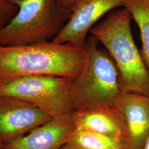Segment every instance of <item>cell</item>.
Listing matches in <instances>:
<instances>
[{"mask_svg":"<svg viewBox=\"0 0 149 149\" xmlns=\"http://www.w3.org/2000/svg\"><path fill=\"white\" fill-rule=\"evenodd\" d=\"M87 60L85 47L48 41L0 46V81L32 75L74 79Z\"/></svg>","mask_w":149,"mask_h":149,"instance_id":"1","label":"cell"},{"mask_svg":"<svg viewBox=\"0 0 149 149\" xmlns=\"http://www.w3.org/2000/svg\"><path fill=\"white\" fill-rule=\"evenodd\" d=\"M123 7L130 12L138 26L142 42V56L149 68V0H125Z\"/></svg>","mask_w":149,"mask_h":149,"instance_id":"12","label":"cell"},{"mask_svg":"<svg viewBox=\"0 0 149 149\" xmlns=\"http://www.w3.org/2000/svg\"><path fill=\"white\" fill-rule=\"evenodd\" d=\"M70 78L32 75L0 81V97H13L37 107L50 117L70 116L74 112Z\"/></svg>","mask_w":149,"mask_h":149,"instance_id":"5","label":"cell"},{"mask_svg":"<svg viewBox=\"0 0 149 149\" xmlns=\"http://www.w3.org/2000/svg\"><path fill=\"white\" fill-rule=\"evenodd\" d=\"M60 149H75V148H72V147H71V146H70L69 145H64L63 146H62L61 148Z\"/></svg>","mask_w":149,"mask_h":149,"instance_id":"16","label":"cell"},{"mask_svg":"<svg viewBox=\"0 0 149 149\" xmlns=\"http://www.w3.org/2000/svg\"><path fill=\"white\" fill-rule=\"evenodd\" d=\"M141 149H149V133Z\"/></svg>","mask_w":149,"mask_h":149,"instance_id":"15","label":"cell"},{"mask_svg":"<svg viewBox=\"0 0 149 149\" xmlns=\"http://www.w3.org/2000/svg\"><path fill=\"white\" fill-rule=\"evenodd\" d=\"M18 12L0 31V45L20 46L55 37L68 21L71 10L59 0H11Z\"/></svg>","mask_w":149,"mask_h":149,"instance_id":"4","label":"cell"},{"mask_svg":"<svg viewBox=\"0 0 149 149\" xmlns=\"http://www.w3.org/2000/svg\"><path fill=\"white\" fill-rule=\"evenodd\" d=\"M59 1L65 8L71 10L76 0H59Z\"/></svg>","mask_w":149,"mask_h":149,"instance_id":"14","label":"cell"},{"mask_svg":"<svg viewBox=\"0 0 149 149\" xmlns=\"http://www.w3.org/2000/svg\"><path fill=\"white\" fill-rule=\"evenodd\" d=\"M0 46H1V45H0Z\"/></svg>","mask_w":149,"mask_h":149,"instance_id":"18","label":"cell"},{"mask_svg":"<svg viewBox=\"0 0 149 149\" xmlns=\"http://www.w3.org/2000/svg\"><path fill=\"white\" fill-rule=\"evenodd\" d=\"M124 1L76 0L68 21L52 42L84 47L88 33L98 21L113 9L123 7Z\"/></svg>","mask_w":149,"mask_h":149,"instance_id":"6","label":"cell"},{"mask_svg":"<svg viewBox=\"0 0 149 149\" xmlns=\"http://www.w3.org/2000/svg\"><path fill=\"white\" fill-rule=\"evenodd\" d=\"M75 129L72 114L54 118L26 135L6 143L3 149H60Z\"/></svg>","mask_w":149,"mask_h":149,"instance_id":"8","label":"cell"},{"mask_svg":"<svg viewBox=\"0 0 149 149\" xmlns=\"http://www.w3.org/2000/svg\"><path fill=\"white\" fill-rule=\"evenodd\" d=\"M132 17L125 7L112 11L91 30L117 67L122 92L149 96V71L134 40Z\"/></svg>","mask_w":149,"mask_h":149,"instance_id":"2","label":"cell"},{"mask_svg":"<svg viewBox=\"0 0 149 149\" xmlns=\"http://www.w3.org/2000/svg\"><path fill=\"white\" fill-rule=\"evenodd\" d=\"M4 145H5V144L0 142V149H3Z\"/></svg>","mask_w":149,"mask_h":149,"instance_id":"17","label":"cell"},{"mask_svg":"<svg viewBox=\"0 0 149 149\" xmlns=\"http://www.w3.org/2000/svg\"><path fill=\"white\" fill-rule=\"evenodd\" d=\"M128 133V149H141L149 133V96L122 92L114 103Z\"/></svg>","mask_w":149,"mask_h":149,"instance_id":"9","label":"cell"},{"mask_svg":"<svg viewBox=\"0 0 149 149\" xmlns=\"http://www.w3.org/2000/svg\"><path fill=\"white\" fill-rule=\"evenodd\" d=\"M72 118L76 128L104 134L127 142L128 141L125 123L114 105L100 106L75 111L72 114Z\"/></svg>","mask_w":149,"mask_h":149,"instance_id":"10","label":"cell"},{"mask_svg":"<svg viewBox=\"0 0 149 149\" xmlns=\"http://www.w3.org/2000/svg\"><path fill=\"white\" fill-rule=\"evenodd\" d=\"M98 42L92 34L86 39L87 60L72 80L71 97L74 111L114 105L122 92L117 67L109 53L98 48Z\"/></svg>","mask_w":149,"mask_h":149,"instance_id":"3","label":"cell"},{"mask_svg":"<svg viewBox=\"0 0 149 149\" xmlns=\"http://www.w3.org/2000/svg\"><path fill=\"white\" fill-rule=\"evenodd\" d=\"M66 145L77 149H128L125 141L76 128Z\"/></svg>","mask_w":149,"mask_h":149,"instance_id":"11","label":"cell"},{"mask_svg":"<svg viewBox=\"0 0 149 149\" xmlns=\"http://www.w3.org/2000/svg\"><path fill=\"white\" fill-rule=\"evenodd\" d=\"M52 118L37 107L13 97H0V142L26 135Z\"/></svg>","mask_w":149,"mask_h":149,"instance_id":"7","label":"cell"},{"mask_svg":"<svg viewBox=\"0 0 149 149\" xmlns=\"http://www.w3.org/2000/svg\"><path fill=\"white\" fill-rule=\"evenodd\" d=\"M18 10V7L11 0H0V31L11 21Z\"/></svg>","mask_w":149,"mask_h":149,"instance_id":"13","label":"cell"}]
</instances>
